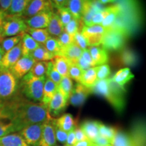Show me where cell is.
<instances>
[{"label":"cell","mask_w":146,"mask_h":146,"mask_svg":"<svg viewBox=\"0 0 146 146\" xmlns=\"http://www.w3.org/2000/svg\"><path fill=\"white\" fill-rule=\"evenodd\" d=\"M1 110L13 122L18 132L27 126L44 123L52 118L46 106L27 100L20 92L4 101Z\"/></svg>","instance_id":"obj_1"},{"label":"cell","mask_w":146,"mask_h":146,"mask_svg":"<svg viewBox=\"0 0 146 146\" xmlns=\"http://www.w3.org/2000/svg\"><path fill=\"white\" fill-rule=\"evenodd\" d=\"M118 12L112 28L127 38L138 33L143 25V11L139 0H116Z\"/></svg>","instance_id":"obj_2"},{"label":"cell","mask_w":146,"mask_h":146,"mask_svg":"<svg viewBox=\"0 0 146 146\" xmlns=\"http://www.w3.org/2000/svg\"><path fill=\"white\" fill-rule=\"evenodd\" d=\"M91 91L92 94L104 98L118 114L123 112L126 106V89L117 85L112 78L98 81Z\"/></svg>","instance_id":"obj_3"},{"label":"cell","mask_w":146,"mask_h":146,"mask_svg":"<svg viewBox=\"0 0 146 146\" xmlns=\"http://www.w3.org/2000/svg\"><path fill=\"white\" fill-rule=\"evenodd\" d=\"M45 79V76L36 77L28 72L21 78L18 87L19 92L30 101L41 103Z\"/></svg>","instance_id":"obj_4"},{"label":"cell","mask_w":146,"mask_h":146,"mask_svg":"<svg viewBox=\"0 0 146 146\" xmlns=\"http://www.w3.org/2000/svg\"><path fill=\"white\" fill-rule=\"evenodd\" d=\"M28 28L21 16L6 15L0 25V41L8 36H16L26 32Z\"/></svg>","instance_id":"obj_5"},{"label":"cell","mask_w":146,"mask_h":146,"mask_svg":"<svg viewBox=\"0 0 146 146\" xmlns=\"http://www.w3.org/2000/svg\"><path fill=\"white\" fill-rule=\"evenodd\" d=\"M19 85L18 79L8 69L0 68V98L10 100L17 94Z\"/></svg>","instance_id":"obj_6"},{"label":"cell","mask_w":146,"mask_h":146,"mask_svg":"<svg viewBox=\"0 0 146 146\" xmlns=\"http://www.w3.org/2000/svg\"><path fill=\"white\" fill-rule=\"evenodd\" d=\"M127 38L121 33L114 29L106 31L101 43L102 47L107 51L122 50L125 47Z\"/></svg>","instance_id":"obj_7"},{"label":"cell","mask_w":146,"mask_h":146,"mask_svg":"<svg viewBox=\"0 0 146 146\" xmlns=\"http://www.w3.org/2000/svg\"><path fill=\"white\" fill-rule=\"evenodd\" d=\"M43 123L33 124L27 126L18 133L29 146H38L41 139Z\"/></svg>","instance_id":"obj_8"},{"label":"cell","mask_w":146,"mask_h":146,"mask_svg":"<svg viewBox=\"0 0 146 146\" xmlns=\"http://www.w3.org/2000/svg\"><path fill=\"white\" fill-rule=\"evenodd\" d=\"M106 30L101 25L85 26L81 30V34L85 38L89 46H95L101 44Z\"/></svg>","instance_id":"obj_9"},{"label":"cell","mask_w":146,"mask_h":146,"mask_svg":"<svg viewBox=\"0 0 146 146\" xmlns=\"http://www.w3.org/2000/svg\"><path fill=\"white\" fill-rule=\"evenodd\" d=\"M92 94L91 89L83 86L77 83L73 87L72 93L68 99V102L75 107H81L84 104L89 95Z\"/></svg>","instance_id":"obj_10"},{"label":"cell","mask_w":146,"mask_h":146,"mask_svg":"<svg viewBox=\"0 0 146 146\" xmlns=\"http://www.w3.org/2000/svg\"><path fill=\"white\" fill-rule=\"evenodd\" d=\"M53 5L51 0H31L25 10L23 16L26 18L46 11H52Z\"/></svg>","instance_id":"obj_11"},{"label":"cell","mask_w":146,"mask_h":146,"mask_svg":"<svg viewBox=\"0 0 146 146\" xmlns=\"http://www.w3.org/2000/svg\"><path fill=\"white\" fill-rule=\"evenodd\" d=\"M35 62V60L30 56H21L10 70L17 79H21L30 71Z\"/></svg>","instance_id":"obj_12"},{"label":"cell","mask_w":146,"mask_h":146,"mask_svg":"<svg viewBox=\"0 0 146 146\" xmlns=\"http://www.w3.org/2000/svg\"><path fill=\"white\" fill-rule=\"evenodd\" d=\"M54 119V118L52 117L50 120L43 123L41 137L38 146L56 145V139L55 135Z\"/></svg>","instance_id":"obj_13"},{"label":"cell","mask_w":146,"mask_h":146,"mask_svg":"<svg viewBox=\"0 0 146 146\" xmlns=\"http://www.w3.org/2000/svg\"><path fill=\"white\" fill-rule=\"evenodd\" d=\"M54 10L46 11L36 14L32 17L25 18V22L29 28L46 29L48 27Z\"/></svg>","instance_id":"obj_14"},{"label":"cell","mask_w":146,"mask_h":146,"mask_svg":"<svg viewBox=\"0 0 146 146\" xmlns=\"http://www.w3.org/2000/svg\"><path fill=\"white\" fill-rule=\"evenodd\" d=\"M68 100L66 99L65 97L59 91L57 90L47 106L49 114L52 117L58 116L65 110L66 108L68 105Z\"/></svg>","instance_id":"obj_15"},{"label":"cell","mask_w":146,"mask_h":146,"mask_svg":"<svg viewBox=\"0 0 146 146\" xmlns=\"http://www.w3.org/2000/svg\"><path fill=\"white\" fill-rule=\"evenodd\" d=\"M21 56V44L20 42L13 48L4 53L2 59L0 62V68L10 70Z\"/></svg>","instance_id":"obj_16"},{"label":"cell","mask_w":146,"mask_h":146,"mask_svg":"<svg viewBox=\"0 0 146 146\" xmlns=\"http://www.w3.org/2000/svg\"><path fill=\"white\" fill-rule=\"evenodd\" d=\"M129 133L137 146H145V125L143 120H137L133 123Z\"/></svg>","instance_id":"obj_17"},{"label":"cell","mask_w":146,"mask_h":146,"mask_svg":"<svg viewBox=\"0 0 146 146\" xmlns=\"http://www.w3.org/2000/svg\"><path fill=\"white\" fill-rule=\"evenodd\" d=\"M101 122L94 120H86L83 121L80 128L83 131L87 138L91 141L94 140L99 135V127Z\"/></svg>","instance_id":"obj_18"},{"label":"cell","mask_w":146,"mask_h":146,"mask_svg":"<svg viewBox=\"0 0 146 146\" xmlns=\"http://www.w3.org/2000/svg\"><path fill=\"white\" fill-rule=\"evenodd\" d=\"M88 50L90 53L95 66L106 64L108 62V53L102 46L100 45L89 46Z\"/></svg>","instance_id":"obj_19"},{"label":"cell","mask_w":146,"mask_h":146,"mask_svg":"<svg viewBox=\"0 0 146 146\" xmlns=\"http://www.w3.org/2000/svg\"><path fill=\"white\" fill-rule=\"evenodd\" d=\"M139 62L138 54L131 49H123L118 57L117 63L119 66H133L137 64Z\"/></svg>","instance_id":"obj_20"},{"label":"cell","mask_w":146,"mask_h":146,"mask_svg":"<svg viewBox=\"0 0 146 146\" xmlns=\"http://www.w3.org/2000/svg\"><path fill=\"white\" fill-rule=\"evenodd\" d=\"M55 125L58 129L68 133L76 128V121L70 114H64L57 119H54Z\"/></svg>","instance_id":"obj_21"},{"label":"cell","mask_w":146,"mask_h":146,"mask_svg":"<svg viewBox=\"0 0 146 146\" xmlns=\"http://www.w3.org/2000/svg\"><path fill=\"white\" fill-rule=\"evenodd\" d=\"M83 51L75 43H73L68 46L62 49L59 56H64L67 58L70 62V63L76 64L78 59L81 57Z\"/></svg>","instance_id":"obj_22"},{"label":"cell","mask_w":146,"mask_h":146,"mask_svg":"<svg viewBox=\"0 0 146 146\" xmlns=\"http://www.w3.org/2000/svg\"><path fill=\"white\" fill-rule=\"evenodd\" d=\"M17 132L18 130L13 122L0 109V137Z\"/></svg>","instance_id":"obj_23"},{"label":"cell","mask_w":146,"mask_h":146,"mask_svg":"<svg viewBox=\"0 0 146 146\" xmlns=\"http://www.w3.org/2000/svg\"><path fill=\"white\" fill-rule=\"evenodd\" d=\"M22 56H28L35 50H36L40 44L36 42L28 33H23L21 41Z\"/></svg>","instance_id":"obj_24"},{"label":"cell","mask_w":146,"mask_h":146,"mask_svg":"<svg viewBox=\"0 0 146 146\" xmlns=\"http://www.w3.org/2000/svg\"><path fill=\"white\" fill-rule=\"evenodd\" d=\"M47 31L51 36H54L55 38L59 36L64 31V27L63 26L61 20L57 13L54 12L51 18Z\"/></svg>","instance_id":"obj_25"},{"label":"cell","mask_w":146,"mask_h":146,"mask_svg":"<svg viewBox=\"0 0 146 146\" xmlns=\"http://www.w3.org/2000/svg\"><path fill=\"white\" fill-rule=\"evenodd\" d=\"M133 78H134V74L129 67L120 69L112 77L113 81L123 88H125L126 84L131 81Z\"/></svg>","instance_id":"obj_26"},{"label":"cell","mask_w":146,"mask_h":146,"mask_svg":"<svg viewBox=\"0 0 146 146\" xmlns=\"http://www.w3.org/2000/svg\"><path fill=\"white\" fill-rule=\"evenodd\" d=\"M0 146H29L19 133H14L0 137Z\"/></svg>","instance_id":"obj_27"},{"label":"cell","mask_w":146,"mask_h":146,"mask_svg":"<svg viewBox=\"0 0 146 146\" xmlns=\"http://www.w3.org/2000/svg\"><path fill=\"white\" fill-rule=\"evenodd\" d=\"M111 145L112 146H137L130 133L125 132L120 129L118 131L111 141Z\"/></svg>","instance_id":"obj_28"},{"label":"cell","mask_w":146,"mask_h":146,"mask_svg":"<svg viewBox=\"0 0 146 146\" xmlns=\"http://www.w3.org/2000/svg\"><path fill=\"white\" fill-rule=\"evenodd\" d=\"M58 90V85L50 79L46 78L43 90V97L41 103L47 107L49 103L52 99Z\"/></svg>","instance_id":"obj_29"},{"label":"cell","mask_w":146,"mask_h":146,"mask_svg":"<svg viewBox=\"0 0 146 146\" xmlns=\"http://www.w3.org/2000/svg\"><path fill=\"white\" fill-rule=\"evenodd\" d=\"M31 1V0H12L10 9L6 14L22 17Z\"/></svg>","instance_id":"obj_30"},{"label":"cell","mask_w":146,"mask_h":146,"mask_svg":"<svg viewBox=\"0 0 146 146\" xmlns=\"http://www.w3.org/2000/svg\"><path fill=\"white\" fill-rule=\"evenodd\" d=\"M98 81L97 79V66L92 67L84 70L79 83L89 89H92Z\"/></svg>","instance_id":"obj_31"},{"label":"cell","mask_w":146,"mask_h":146,"mask_svg":"<svg viewBox=\"0 0 146 146\" xmlns=\"http://www.w3.org/2000/svg\"><path fill=\"white\" fill-rule=\"evenodd\" d=\"M36 42L40 45H44V43L51 37V35L47 32L46 29H32L28 27L26 31Z\"/></svg>","instance_id":"obj_32"},{"label":"cell","mask_w":146,"mask_h":146,"mask_svg":"<svg viewBox=\"0 0 146 146\" xmlns=\"http://www.w3.org/2000/svg\"><path fill=\"white\" fill-rule=\"evenodd\" d=\"M52 61L54 63L55 68L62 76V77L68 76V70L70 62L67 58L62 56H55Z\"/></svg>","instance_id":"obj_33"},{"label":"cell","mask_w":146,"mask_h":146,"mask_svg":"<svg viewBox=\"0 0 146 146\" xmlns=\"http://www.w3.org/2000/svg\"><path fill=\"white\" fill-rule=\"evenodd\" d=\"M86 0H69L67 8L72 14L73 18L81 19L83 16Z\"/></svg>","instance_id":"obj_34"},{"label":"cell","mask_w":146,"mask_h":146,"mask_svg":"<svg viewBox=\"0 0 146 146\" xmlns=\"http://www.w3.org/2000/svg\"><path fill=\"white\" fill-rule=\"evenodd\" d=\"M109 12L108 15L106 16L103 22L101 24V26L105 29V30H109L112 28L113 25L116 20L118 12V5L116 3L110 5Z\"/></svg>","instance_id":"obj_35"},{"label":"cell","mask_w":146,"mask_h":146,"mask_svg":"<svg viewBox=\"0 0 146 146\" xmlns=\"http://www.w3.org/2000/svg\"><path fill=\"white\" fill-rule=\"evenodd\" d=\"M29 56L33 58L36 62H48L54 58V55L49 52L42 45H40Z\"/></svg>","instance_id":"obj_36"},{"label":"cell","mask_w":146,"mask_h":146,"mask_svg":"<svg viewBox=\"0 0 146 146\" xmlns=\"http://www.w3.org/2000/svg\"><path fill=\"white\" fill-rule=\"evenodd\" d=\"M73 87L72 80L68 76H62L59 85L58 86V90L65 97L66 99L68 100L72 93Z\"/></svg>","instance_id":"obj_37"},{"label":"cell","mask_w":146,"mask_h":146,"mask_svg":"<svg viewBox=\"0 0 146 146\" xmlns=\"http://www.w3.org/2000/svg\"><path fill=\"white\" fill-rule=\"evenodd\" d=\"M84 25H84L83 20L81 18L78 19V18H73L70 21V23L67 24L64 27V31L74 36L76 33L81 32Z\"/></svg>","instance_id":"obj_38"},{"label":"cell","mask_w":146,"mask_h":146,"mask_svg":"<svg viewBox=\"0 0 146 146\" xmlns=\"http://www.w3.org/2000/svg\"><path fill=\"white\" fill-rule=\"evenodd\" d=\"M118 130H119V129L117 127L107 125L101 123L99 127V135L106 138L107 139H108L111 142L115 135H116V133H117Z\"/></svg>","instance_id":"obj_39"},{"label":"cell","mask_w":146,"mask_h":146,"mask_svg":"<svg viewBox=\"0 0 146 146\" xmlns=\"http://www.w3.org/2000/svg\"><path fill=\"white\" fill-rule=\"evenodd\" d=\"M23 33L16 36L7 37L0 41V46H1V49H2L4 53L10 50L11 49L13 48L21 42Z\"/></svg>","instance_id":"obj_40"},{"label":"cell","mask_w":146,"mask_h":146,"mask_svg":"<svg viewBox=\"0 0 146 146\" xmlns=\"http://www.w3.org/2000/svg\"><path fill=\"white\" fill-rule=\"evenodd\" d=\"M77 64L83 70H86L87 69L96 66L91 58V54L88 50V48L84 50L82 53L81 57L78 59Z\"/></svg>","instance_id":"obj_41"},{"label":"cell","mask_w":146,"mask_h":146,"mask_svg":"<svg viewBox=\"0 0 146 146\" xmlns=\"http://www.w3.org/2000/svg\"><path fill=\"white\" fill-rule=\"evenodd\" d=\"M48 62H36L29 72L33 76L36 77L45 76V74H46Z\"/></svg>","instance_id":"obj_42"},{"label":"cell","mask_w":146,"mask_h":146,"mask_svg":"<svg viewBox=\"0 0 146 146\" xmlns=\"http://www.w3.org/2000/svg\"><path fill=\"white\" fill-rule=\"evenodd\" d=\"M46 50L50 52L55 56H59L60 51H61V47L58 43L57 38L51 37L43 45Z\"/></svg>","instance_id":"obj_43"},{"label":"cell","mask_w":146,"mask_h":146,"mask_svg":"<svg viewBox=\"0 0 146 146\" xmlns=\"http://www.w3.org/2000/svg\"><path fill=\"white\" fill-rule=\"evenodd\" d=\"M46 76L47 78H49L51 81L56 83L58 86L62 79V76L60 75L58 70L55 68L54 63H53L52 60L49 61L48 64H47Z\"/></svg>","instance_id":"obj_44"},{"label":"cell","mask_w":146,"mask_h":146,"mask_svg":"<svg viewBox=\"0 0 146 146\" xmlns=\"http://www.w3.org/2000/svg\"><path fill=\"white\" fill-rule=\"evenodd\" d=\"M84 70L77 64L70 63L68 70V76L71 79L74 80L76 82L79 83L81 77L83 76Z\"/></svg>","instance_id":"obj_45"},{"label":"cell","mask_w":146,"mask_h":146,"mask_svg":"<svg viewBox=\"0 0 146 146\" xmlns=\"http://www.w3.org/2000/svg\"><path fill=\"white\" fill-rule=\"evenodd\" d=\"M109 12V7L104 8L102 10L99 11L91 18L90 23L87 26H94V25H101L106 16L108 15Z\"/></svg>","instance_id":"obj_46"},{"label":"cell","mask_w":146,"mask_h":146,"mask_svg":"<svg viewBox=\"0 0 146 146\" xmlns=\"http://www.w3.org/2000/svg\"><path fill=\"white\" fill-rule=\"evenodd\" d=\"M58 9V15L61 20L64 27H65L67 24L70 23V21L73 18V16L70 12L69 11L67 7H62Z\"/></svg>","instance_id":"obj_47"},{"label":"cell","mask_w":146,"mask_h":146,"mask_svg":"<svg viewBox=\"0 0 146 146\" xmlns=\"http://www.w3.org/2000/svg\"><path fill=\"white\" fill-rule=\"evenodd\" d=\"M110 74V67L107 64L97 66V79L98 81L109 78Z\"/></svg>","instance_id":"obj_48"},{"label":"cell","mask_w":146,"mask_h":146,"mask_svg":"<svg viewBox=\"0 0 146 146\" xmlns=\"http://www.w3.org/2000/svg\"><path fill=\"white\" fill-rule=\"evenodd\" d=\"M57 39L61 47V50L74 43V36L67 33L64 31L59 36H58Z\"/></svg>","instance_id":"obj_49"},{"label":"cell","mask_w":146,"mask_h":146,"mask_svg":"<svg viewBox=\"0 0 146 146\" xmlns=\"http://www.w3.org/2000/svg\"><path fill=\"white\" fill-rule=\"evenodd\" d=\"M74 43L77 45L78 47L81 49L82 50H86L88 48L89 45L88 43L84 37L83 35L81 34V32H78L76 33L74 36Z\"/></svg>","instance_id":"obj_50"},{"label":"cell","mask_w":146,"mask_h":146,"mask_svg":"<svg viewBox=\"0 0 146 146\" xmlns=\"http://www.w3.org/2000/svg\"><path fill=\"white\" fill-rule=\"evenodd\" d=\"M54 128H55V135H56V140L60 143L65 144L66 141L67 135H68V133L65 132L61 129H58V128L55 125L54 123Z\"/></svg>","instance_id":"obj_51"},{"label":"cell","mask_w":146,"mask_h":146,"mask_svg":"<svg viewBox=\"0 0 146 146\" xmlns=\"http://www.w3.org/2000/svg\"><path fill=\"white\" fill-rule=\"evenodd\" d=\"M76 143L75 134H74V129L70 131V132L68 133V135H67V139L64 146H74Z\"/></svg>","instance_id":"obj_52"},{"label":"cell","mask_w":146,"mask_h":146,"mask_svg":"<svg viewBox=\"0 0 146 146\" xmlns=\"http://www.w3.org/2000/svg\"><path fill=\"white\" fill-rule=\"evenodd\" d=\"M74 134H75V138L76 142L83 141V140L88 139L87 138L86 135H85V133L82 129L80 128V127H77L76 126L75 129H74Z\"/></svg>","instance_id":"obj_53"},{"label":"cell","mask_w":146,"mask_h":146,"mask_svg":"<svg viewBox=\"0 0 146 146\" xmlns=\"http://www.w3.org/2000/svg\"><path fill=\"white\" fill-rule=\"evenodd\" d=\"M93 143H94L95 144H97V145H110V144L111 143V142L110 141H109L108 139H107L106 138L104 137H102L99 135L98 137L94 140V141L93 142Z\"/></svg>","instance_id":"obj_54"},{"label":"cell","mask_w":146,"mask_h":146,"mask_svg":"<svg viewBox=\"0 0 146 146\" xmlns=\"http://www.w3.org/2000/svg\"><path fill=\"white\" fill-rule=\"evenodd\" d=\"M11 2H12V0H0V7H1L0 9L5 14H7L10 9Z\"/></svg>","instance_id":"obj_55"},{"label":"cell","mask_w":146,"mask_h":146,"mask_svg":"<svg viewBox=\"0 0 146 146\" xmlns=\"http://www.w3.org/2000/svg\"><path fill=\"white\" fill-rule=\"evenodd\" d=\"M69 0H51L54 7L56 8H62V7H66L68 5Z\"/></svg>","instance_id":"obj_56"},{"label":"cell","mask_w":146,"mask_h":146,"mask_svg":"<svg viewBox=\"0 0 146 146\" xmlns=\"http://www.w3.org/2000/svg\"><path fill=\"white\" fill-rule=\"evenodd\" d=\"M94 143L89 139L83 140V141H78L74 146H94Z\"/></svg>","instance_id":"obj_57"},{"label":"cell","mask_w":146,"mask_h":146,"mask_svg":"<svg viewBox=\"0 0 146 146\" xmlns=\"http://www.w3.org/2000/svg\"><path fill=\"white\" fill-rule=\"evenodd\" d=\"M116 1V0H98V2L102 5H106L108 4V3H114Z\"/></svg>","instance_id":"obj_58"},{"label":"cell","mask_w":146,"mask_h":146,"mask_svg":"<svg viewBox=\"0 0 146 146\" xmlns=\"http://www.w3.org/2000/svg\"><path fill=\"white\" fill-rule=\"evenodd\" d=\"M7 14L5 13V12H3L2 10L0 9V25H1V23H3V20L5 19V16H6Z\"/></svg>","instance_id":"obj_59"},{"label":"cell","mask_w":146,"mask_h":146,"mask_svg":"<svg viewBox=\"0 0 146 146\" xmlns=\"http://www.w3.org/2000/svg\"><path fill=\"white\" fill-rule=\"evenodd\" d=\"M3 54H4V52H3L2 49H1V46H0V62H1V59H2V57H3Z\"/></svg>","instance_id":"obj_60"},{"label":"cell","mask_w":146,"mask_h":146,"mask_svg":"<svg viewBox=\"0 0 146 146\" xmlns=\"http://www.w3.org/2000/svg\"><path fill=\"white\" fill-rule=\"evenodd\" d=\"M3 104H4V101L1 98H0V109L3 107Z\"/></svg>","instance_id":"obj_61"},{"label":"cell","mask_w":146,"mask_h":146,"mask_svg":"<svg viewBox=\"0 0 146 146\" xmlns=\"http://www.w3.org/2000/svg\"><path fill=\"white\" fill-rule=\"evenodd\" d=\"M94 146H112V145H110H110H97V144H95L94 143Z\"/></svg>","instance_id":"obj_62"},{"label":"cell","mask_w":146,"mask_h":146,"mask_svg":"<svg viewBox=\"0 0 146 146\" xmlns=\"http://www.w3.org/2000/svg\"><path fill=\"white\" fill-rule=\"evenodd\" d=\"M86 1H94V0H86Z\"/></svg>","instance_id":"obj_63"}]
</instances>
